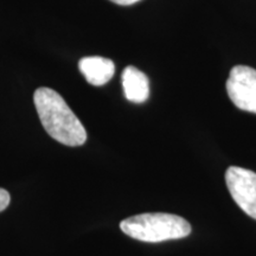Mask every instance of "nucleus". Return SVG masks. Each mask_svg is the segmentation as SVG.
Masks as SVG:
<instances>
[{"mask_svg":"<svg viewBox=\"0 0 256 256\" xmlns=\"http://www.w3.org/2000/svg\"><path fill=\"white\" fill-rule=\"evenodd\" d=\"M124 96L134 104H142L150 96V81L147 76L136 66H130L122 72Z\"/></svg>","mask_w":256,"mask_h":256,"instance_id":"obj_6","label":"nucleus"},{"mask_svg":"<svg viewBox=\"0 0 256 256\" xmlns=\"http://www.w3.org/2000/svg\"><path fill=\"white\" fill-rule=\"evenodd\" d=\"M226 92L238 110L256 114V70L248 66H236L226 81Z\"/></svg>","mask_w":256,"mask_h":256,"instance_id":"obj_3","label":"nucleus"},{"mask_svg":"<svg viewBox=\"0 0 256 256\" xmlns=\"http://www.w3.org/2000/svg\"><path fill=\"white\" fill-rule=\"evenodd\" d=\"M34 107L46 133L66 146H81L87 140L84 127L58 92L42 87L34 92Z\"/></svg>","mask_w":256,"mask_h":256,"instance_id":"obj_1","label":"nucleus"},{"mask_svg":"<svg viewBox=\"0 0 256 256\" xmlns=\"http://www.w3.org/2000/svg\"><path fill=\"white\" fill-rule=\"evenodd\" d=\"M120 229L130 238L150 243L183 238L191 234V226L186 220L164 212L128 217L120 223Z\"/></svg>","mask_w":256,"mask_h":256,"instance_id":"obj_2","label":"nucleus"},{"mask_svg":"<svg viewBox=\"0 0 256 256\" xmlns=\"http://www.w3.org/2000/svg\"><path fill=\"white\" fill-rule=\"evenodd\" d=\"M80 72L92 86H104L114 76L115 66L113 60L104 57H84L78 62Z\"/></svg>","mask_w":256,"mask_h":256,"instance_id":"obj_5","label":"nucleus"},{"mask_svg":"<svg viewBox=\"0 0 256 256\" xmlns=\"http://www.w3.org/2000/svg\"><path fill=\"white\" fill-rule=\"evenodd\" d=\"M110 2H115L118 5H122V6H128V5H133L136 2H140V0H110Z\"/></svg>","mask_w":256,"mask_h":256,"instance_id":"obj_8","label":"nucleus"},{"mask_svg":"<svg viewBox=\"0 0 256 256\" xmlns=\"http://www.w3.org/2000/svg\"><path fill=\"white\" fill-rule=\"evenodd\" d=\"M226 188L235 203L256 220V174L250 170L230 166L226 172Z\"/></svg>","mask_w":256,"mask_h":256,"instance_id":"obj_4","label":"nucleus"},{"mask_svg":"<svg viewBox=\"0 0 256 256\" xmlns=\"http://www.w3.org/2000/svg\"><path fill=\"white\" fill-rule=\"evenodd\" d=\"M10 202H11V197H10L8 192L5 188H0V212L8 206Z\"/></svg>","mask_w":256,"mask_h":256,"instance_id":"obj_7","label":"nucleus"}]
</instances>
